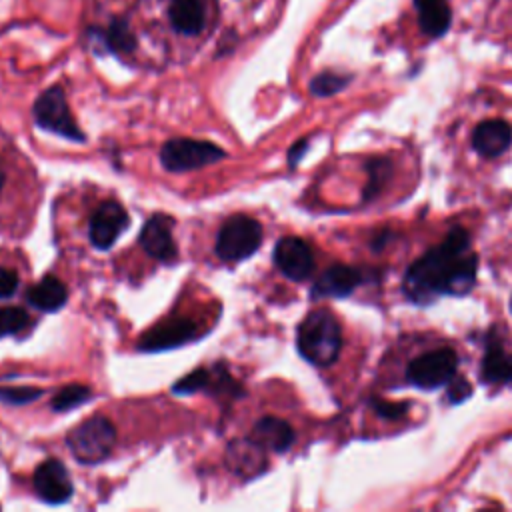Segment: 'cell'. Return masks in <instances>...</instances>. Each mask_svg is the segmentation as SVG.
I'll list each match as a JSON object with an SVG mask.
<instances>
[{
	"instance_id": "6da1fadb",
	"label": "cell",
	"mask_w": 512,
	"mask_h": 512,
	"mask_svg": "<svg viewBox=\"0 0 512 512\" xmlns=\"http://www.w3.org/2000/svg\"><path fill=\"white\" fill-rule=\"evenodd\" d=\"M478 258L470 234L454 226L446 238L414 260L402 280L404 296L414 304H432L442 296H464L476 284Z\"/></svg>"
},
{
	"instance_id": "7a4b0ae2",
	"label": "cell",
	"mask_w": 512,
	"mask_h": 512,
	"mask_svg": "<svg viewBox=\"0 0 512 512\" xmlns=\"http://www.w3.org/2000/svg\"><path fill=\"white\" fill-rule=\"evenodd\" d=\"M296 346L302 358L314 366L326 368L334 364L342 348V328L338 318L326 308L312 310L298 326Z\"/></svg>"
},
{
	"instance_id": "3957f363",
	"label": "cell",
	"mask_w": 512,
	"mask_h": 512,
	"mask_svg": "<svg viewBox=\"0 0 512 512\" xmlns=\"http://www.w3.org/2000/svg\"><path fill=\"white\" fill-rule=\"evenodd\" d=\"M66 442L78 462L98 464L110 456L116 442V428L106 416H92L72 428Z\"/></svg>"
},
{
	"instance_id": "277c9868",
	"label": "cell",
	"mask_w": 512,
	"mask_h": 512,
	"mask_svg": "<svg viewBox=\"0 0 512 512\" xmlns=\"http://www.w3.org/2000/svg\"><path fill=\"white\" fill-rule=\"evenodd\" d=\"M262 244V226L246 214L230 216L218 230L216 256L224 262H238L250 258Z\"/></svg>"
},
{
	"instance_id": "5b68a950",
	"label": "cell",
	"mask_w": 512,
	"mask_h": 512,
	"mask_svg": "<svg viewBox=\"0 0 512 512\" xmlns=\"http://www.w3.org/2000/svg\"><path fill=\"white\" fill-rule=\"evenodd\" d=\"M34 120L42 130L54 132L66 140H74V142H84L86 136L80 130V126L76 124L68 102H66V94L60 86H50L48 90H44L32 108Z\"/></svg>"
},
{
	"instance_id": "8992f818",
	"label": "cell",
	"mask_w": 512,
	"mask_h": 512,
	"mask_svg": "<svg viewBox=\"0 0 512 512\" xmlns=\"http://www.w3.org/2000/svg\"><path fill=\"white\" fill-rule=\"evenodd\" d=\"M226 152L208 140L172 138L160 148V162L168 172H190L222 160Z\"/></svg>"
},
{
	"instance_id": "52a82bcc",
	"label": "cell",
	"mask_w": 512,
	"mask_h": 512,
	"mask_svg": "<svg viewBox=\"0 0 512 512\" xmlns=\"http://www.w3.org/2000/svg\"><path fill=\"white\" fill-rule=\"evenodd\" d=\"M458 370V354L452 348H436L416 356L406 368V380L422 390L446 386Z\"/></svg>"
},
{
	"instance_id": "ba28073f",
	"label": "cell",
	"mask_w": 512,
	"mask_h": 512,
	"mask_svg": "<svg viewBox=\"0 0 512 512\" xmlns=\"http://www.w3.org/2000/svg\"><path fill=\"white\" fill-rule=\"evenodd\" d=\"M130 218L128 212L118 204L116 200H106L102 202L90 216L88 224V236L94 248L98 250H108L118 236L128 228Z\"/></svg>"
},
{
	"instance_id": "9c48e42d",
	"label": "cell",
	"mask_w": 512,
	"mask_h": 512,
	"mask_svg": "<svg viewBox=\"0 0 512 512\" xmlns=\"http://www.w3.org/2000/svg\"><path fill=\"white\" fill-rule=\"evenodd\" d=\"M274 264L290 280H306L314 272V254L306 240L284 236L274 246Z\"/></svg>"
},
{
	"instance_id": "30bf717a",
	"label": "cell",
	"mask_w": 512,
	"mask_h": 512,
	"mask_svg": "<svg viewBox=\"0 0 512 512\" xmlns=\"http://www.w3.org/2000/svg\"><path fill=\"white\" fill-rule=\"evenodd\" d=\"M196 324L188 318H168L160 324H156L152 330H148L140 342L138 350L142 352H162L170 348H178L192 338H196Z\"/></svg>"
},
{
	"instance_id": "8fae6325",
	"label": "cell",
	"mask_w": 512,
	"mask_h": 512,
	"mask_svg": "<svg viewBox=\"0 0 512 512\" xmlns=\"http://www.w3.org/2000/svg\"><path fill=\"white\" fill-rule=\"evenodd\" d=\"M360 268L346 266V264H332L328 266L312 286V298H344L350 296L360 284L368 280Z\"/></svg>"
},
{
	"instance_id": "7c38bea8",
	"label": "cell",
	"mask_w": 512,
	"mask_h": 512,
	"mask_svg": "<svg viewBox=\"0 0 512 512\" xmlns=\"http://www.w3.org/2000/svg\"><path fill=\"white\" fill-rule=\"evenodd\" d=\"M34 490L46 504L68 502L74 486L70 482L68 470L60 460H46L34 472Z\"/></svg>"
},
{
	"instance_id": "4fadbf2b",
	"label": "cell",
	"mask_w": 512,
	"mask_h": 512,
	"mask_svg": "<svg viewBox=\"0 0 512 512\" xmlns=\"http://www.w3.org/2000/svg\"><path fill=\"white\" fill-rule=\"evenodd\" d=\"M174 220L166 214H154L146 220L140 230V246L142 250L160 262L174 260L176 256V242L172 238Z\"/></svg>"
},
{
	"instance_id": "5bb4252c",
	"label": "cell",
	"mask_w": 512,
	"mask_h": 512,
	"mask_svg": "<svg viewBox=\"0 0 512 512\" xmlns=\"http://www.w3.org/2000/svg\"><path fill=\"white\" fill-rule=\"evenodd\" d=\"M512 144V128L502 118H488L476 124L472 132V146L484 158L504 154Z\"/></svg>"
},
{
	"instance_id": "9a60e30c",
	"label": "cell",
	"mask_w": 512,
	"mask_h": 512,
	"mask_svg": "<svg viewBox=\"0 0 512 512\" xmlns=\"http://www.w3.org/2000/svg\"><path fill=\"white\" fill-rule=\"evenodd\" d=\"M418 28L420 32L430 38L438 40L448 34L452 26V8L446 0H412Z\"/></svg>"
},
{
	"instance_id": "2e32d148",
	"label": "cell",
	"mask_w": 512,
	"mask_h": 512,
	"mask_svg": "<svg viewBox=\"0 0 512 512\" xmlns=\"http://www.w3.org/2000/svg\"><path fill=\"white\" fill-rule=\"evenodd\" d=\"M86 36L90 44H100L104 52H114V54H130L138 40L136 34L132 32L130 24L126 18H112L108 28H88Z\"/></svg>"
},
{
	"instance_id": "e0dca14e",
	"label": "cell",
	"mask_w": 512,
	"mask_h": 512,
	"mask_svg": "<svg viewBox=\"0 0 512 512\" xmlns=\"http://www.w3.org/2000/svg\"><path fill=\"white\" fill-rule=\"evenodd\" d=\"M480 378L486 384H510L512 382V354L504 350L500 338L488 336L484 344V356L480 364Z\"/></svg>"
},
{
	"instance_id": "ac0fdd59",
	"label": "cell",
	"mask_w": 512,
	"mask_h": 512,
	"mask_svg": "<svg viewBox=\"0 0 512 512\" xmlns=\"http://www.w3.org/2000/svg\"><path fill=\"white\" fill-rule=\"evenodd\" d=\"M250 438L256 440L264 450L286 452L294 444L296 436L286 420L276 416H264L254 424Z\"/></svg>"
},
{
	"instance_id": "d6986e66",
	"label": "cell",
	"mask_w": 512,
	"mask_h": 512,
	"mask_svg": "<svg viewBox=\"0 0 512 512\" xmlns=\"http://www.w3.org/2000/svg\"><path fill=\"white\" fill-rule=\"evenodd\" d=\"M226 460L236 474L250 478L264 468V448L252 438L234 440L226 450Z\"/></svg>"
},
{
	"instance_id": "ffe728a7",
	"label": "cell",
	"mask_w": 512,
	"mask_h": 512,
	"mask_svg": "<svg viewBox=\"0 0 512 512\" xmlns=\"http://www.w3.org/2000/svg\"><path fill=\"white\" fill-rule=\"evenodd\" d=\"M170 24L178 34L196 36L204 28L206 10L202 0H170Z\"/></svg>"
},
{
	"instance_id": "44dd1931",
	"label": "cell",
	"mask_w": 512,
	"mask_h": 512,
	"mask_svg": "<svg viewBox=\"0 0 512 512\" xmlns=\"http://www.w3.org/2000/svg\"><path fill=\"white\" fill-rule=\"evenodd\" d=\"M26 300L42 312H56L66 304L68 290L56 276H44L40 282L30 286Z\"/></svg>"
},
{
	"instance_id": "7402d4cb",
	"label": "cell",
	"mask_w": 512,
	"mask_h": 512,
	"mask_svg": "<svg viewBox=\"0 0 512 512\" xmlns=\"http://www.w3.org/2000/svg\"><path fill=\"white\" fill-rule=\"evenodd\" d=\"M352 74H342V72H336V70H324L320 74H316L312 80H310V94L312 96H318V98H328V96H334L338 92H342L350 82H352Z\"/></svg>"
},
{
	"instance_id": "603a6c76",
	"label": "cell",
	"mask_w": 512,
	"mask_h": 512,
	"mask_svg": "<svg viewBox=\"0 0 512 512\" xmlns=\"http://www.w3.org/2000/svg\"><path fill=\"white\" fill-rule=\"evenodd\" d=\"M368 184L364 188V200H374L392 176V164L388 158H374L368 162Z\"/></svg>"
},
{
	"instance_id": "cb8c5ba5",
	"label": "cell",
	"mask_w": 512,
	"mask_h": 512,
	"mask_svg": "<svg viewBox=\"0 0 512 512\" xmlns=\"http://www.w3.org/2000/svg\"><path fill=\"white\" fill-rule=\"evenodd\" d=\"M90 396H92V390L88 386H84V384H68V386H64L52 398V408L56 412H66V410L82 406Z\"/></svg>"
},
{
	"instance_id": "d4e9b609",
	"label": "cell",
	"mask_w": 512,
	"mask_h": 512,
	"mask_svg": "<svg viewBox=\"0 0 512 512\" xmlns=\"http://www.w3.org/2000/svg\"><path fill=\"white\" fill-rule=\"evenodd\" d=\"M30 322V316L20 306H4L0 308V338L22 332Z\"/></svg>"
},
{
	"instance_id": "484cf974",
	"label": "cell",
	"mask_w": 512,
	"mask_h": 512,
	"mask_svg": "<svg viewBox=\"0 0 512 512\" xmlns=\"http://www.w3.org/2000/svg\"><path fill=\"white\" fill-rule=\"evenodd\" d=\"M210 382V372L206 368H196L192 370L188 376L180 378L174 386H172V392L174 394H194L198 390H206Z\"/></svg>"
},
{
	"instance_id": "4316f807",
	"label": "cell",
	"mask_w": 512,
	"mask_h": 512,
	"mask_svg": "<svg viewBox=\"0 0 512 512\" xmlns=\"http://www.w3.org/2000/svg\"><path fill=\"white\" fill-rule=\"evenodd\" d=\"M42 396L40 388L18 386V388H0V402L6 404H28Z\"/></svg>"
},
{
	"instance_id": "83f0119b",
	"label": "cell",
	"mask_w": 512,
	"mask_h": 512,
	"mask_svg": "<svg viewBox=\"0 0 512 512\" xmlns=\"http://www.w3.org/2000/svg\"><path fill=\"white\" fill-rule=\"evenodd\" d=\"M372 408L378 416L382 418H388V420H398L402 416H406L410 404L408 402H390V400H378L374 398L372 400Z\"/></svg>"
},
{
	"instance_id": "f1b7e54d",
	"label": "cell",
	"mask_w": 512,
	"mask_h": 512,
	"mask_svg": "<svg viewBox=\"0 0 512 512\" xmlns=\"http://www.w3.org/2000/svg\"><path fill=\"white\" fill-rule=\"evenodd\" d=\"M470 394H472V386L468 384V380L454 376V378L448 382V394H446L448 402L460 404V402L466 400Z\"/></svg>"
},
{
	"instance_id": "f546056e",
	"label": "cell",
	"mask_w": 512,
	"mask_h": 512,
	"mask_svg": "<svg viewBox=\"0 0 512 512\" xmlns=\"http://www.w3.org/2000/svg\"><path fill=\"white\" fill-rule=\"evenodd\" d=\"M18 282L20 278L14 270L0 266V298H10L16 292Z\"/></svg>"
},
{
	"instance_id": "4dcf8cb0",
	"label": "cell",
	"mask_w": 512,
	"mask_h": 512,
	"mask_svg": "<svg viewBox=\"0 0 512 512\" xmlns=\"http://www.w3.org/2000/svg\"><path fill=\"white\" fill-rule=\"evenodd\" d=\"M308 150V140L304 138V140H298L292 148H290V152H288V164L290 166H296L298 162H300V158L304 156V152Z\"/></svg>"
},
{
	"instance_id": "1f68e13d",
	"label": "cell",
	"mask_w": 512,
	"mask_h": 512,
	"mask_svg": "<svg viewBox=\"0 0 512 512\" xmlns=\"http://www.w3.org/2000/svg\"><path fill=\"white\" fill-rule=\"evenodd\" d=\"M4 184H6V176H4V170L0 168V194H2V190H4Z\"/></svg>"
},
{
	"instance_id": "d6a6232c",
	"label": "cell",
	"mask_w": 512,
	"mask_h": 512,
	"mask_svg": "<svg viewBox=\"0 0 512 512\" xmlns=\"http://www.w3.org/2000/svg\"><path fill=\"white\" fill-rule=\"evenodd\" d=\"M510 310H512V296H510Z\"/></svg>"
}]
</instances>
